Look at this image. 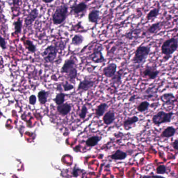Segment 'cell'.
Instances as JSON below:
<instances>
[{
    "label": "cell",
    "instance_id": "obj_9",
    "mask_svg": "<svg viewBox=\"0 0 178 178\" xmlns=\"http://www.w3.org/2000/svg\"><path fill=\"white\" fill-rule=\"evenodd\" d=\"M88 6L85 2H80L79 3L74 4L71 7V13L75 15H79L85 13L88 9Z\"/></svg>",
    "mask_w": 178,
    "mask_h": 178
},
{
    "label": "cell",
    "instance_id": "obj_29",
    "mask_svg": "<svg viewBox=\"0 0 178 178\" xmlns=\"http://www.w3.org/2000/svg\"><path fill=\"white\" fill-rule=\"evenodd\" d=\"M13 26H14V29H15L14 33H17V34L21 33L23 24H22V21L21 20V19L19 18L17 20L14 21L13 23Z\"/></svg>",
    "mask_w": 178,
    "mask_h": 178
},
{
    "label": "cell",
    "instance_id": "obj_34",
    "mask_svg": "<svg viewBox=\"0 0 178 178\" xmlns=\"http://www.w3.org/2000/svg\"><path fill=\"white\" fill-rule=\"evenodd\" d=\"M62 86H63L64 91H65V92L71 91L74 89V86L72 85V84L70 83L67 81L65 82V83L63 84Z\"/></svg>",
    "mask_w": 178,
    "mask_h": 178
},
{
    "label": "cell",
    "instance_id": "obj_14",
    "mask_svg": "<svg viewBox=\"0 0 178 178\" xmlns=\"http://www.w3.org/2000/svg\"><path fill=\"white\" fill-rule=\"evenodd\" d=\"M57 111L58 113L63 116H65L70 113L72 110V106L68 103H63L61 105H58Z\"/></svg>",
    "mask_w": 178,
    "mask_h": 178
},
{
    "label": "cell",
    "instance_id": "obj_43",
    "mask_svg": "<svg viewBox=\"0 0 178 178\" xmlns=\"http://www.w3.org/2000/svg\"><path fill=\"white\" fill-rule=\"evenodd\" d=\"M83 1L84 2H85L86 3V2H90V1H91V0H83Z\"/></svg>",
    "mask_w": 178,
    "mask_h": 178
},
{
    "label": "cell",
    "instance_id": "obj_15",
    "mask_svg": "<svg viewBox=\"0 0 178 178\" xmlns=\"http://www.w3.org/2000/svg\"><path fill=\"white\" fill-rule=\"evenodd\" d=\"M115 120V113L112 111H111V110L108 111L103 115V124L106 126H109L113 124Z\"/></svg>",
    "mask_w": 178,
    "mask_h": 178
},
{
    "label": "cell",
    "instance_id": "obj_6",
    "mask_svg": "<svg viewBox=\"0 0 178 178\" xmlns=\"http://www.w3.org/2000/svg\"><path fill=\"white\" fill-rule=\"evenodd\" d=\"M103 49V48L101 46L95 47L94 49H93V52L89 56L91 61H93V63L95 64L105 63L106 59L102 53Z\"/></svg>",
    "mask_w": 178,
    "mask_h": 178
},
{
    "label": "cell",
    "instance_id": "obj_38",
    "mask_svg": "<svg viewBox=\"0 0 178 178\" xmlns=\"http://www.w3.org/2000/svg\"><path fill=\"white\" fill-rule=\"evenodd\" d=\"M136 99V95H133L132 96H131L130 98L129 101L130 102H133Z\"/></svg>",
    "mask_w": 178,
    "mask_h": 178
},
{
    "label": "cell",
    "instance_id": "obj_41",
    "mask_svg": "<svg viewBox=\"0 0 178 178\" xmlns=\"http://www.w3.org/2000/svg\"><path fill=\"white\" fill-rule=\"evenodd\" d=\"M152 178H166L164 176H158V175H153L151 176Z\"/></svg>",
    "mask_w": 178,
    "mask_h": 178
},
{
    "label": "cell",
    "instance_id": "obj_42",
    "mask_svg": "<svg viewBox=\"0 0 178 178\" xmlns=\"http://www.w3.org/2000/svg\"><path fill=\"white\" fill-rule=\"evenodd\" d=\"M73 175L74 176H78L77 170H74L73 171Z\"/></svg>",
    "mask_w": 178,
    "mask_h": 178
},
{
    "label": "cell",
    "instance_id": "obj_13",
    "mask_svg": "<svg viewBox=\"0 0 178 178\" xmlns=\"http://www.w3.org/2000/svg\"><path fill=\"white\" fill-rule=\"evenodd\" d=\"M175 96L172 93H165L161 96L160 100L164 105H173Z\"/></svg>",
    "mask_w": 178,
    "mask_h": 178
},
{
    "label": "cell",
    "instance_id": "obj_7",
    "mask_svg": "<svg viewBox=\"0 0 178 178\" xmlns=\"http://www.w3.org/2000/svg\"><path fill=\"white\" fill-rule=\"evenodd\" d=\"M160 72L154 66L147 65L142 74L144 77L147 78L149 80H155L159 75Z\"/></svg>",
    "mask_w": 178,
    "mask_h": 178
},
{
    "label": "cell",
    "instance_id": "obj_25",
    "mask_svg": "<svg viewBox=\"0 0 178 178\" xmlns=\"http://www.w3.org/2000/svg\"><path fill=\"white\" fill-rule=\"evenodd\" d=\"M84 41V37L81 35L77 34L74 35L72 39V44L75 46H80Z\"/></svg>",
    "mask_w": 178,
    "mask_h": 178
},
{
    "label": "cell",
    "instance_id": "obj_3",
    "mask_svg": "<svg viewBox=\"0 0 178 178\" xmlns=\"http://www.w3.org/2000/svg\"><path fill=\"white\" fill-rule=\"evenodd\" d=\"M68 6L67 4H63L56 7L52 15V21L54 24L59 25L64 23L68 17Z\"/></svg>",
    "mask_w": 178,
    "mask_h": 178
},
{
    "label": "cell",
    "instance_id": "obj_37",
    "mask_svg": "<svg viewBox=\"0 0 178 178\" xmlns=\"http://www.w3.org/2000/svg\"><path fill=\"white\" fill-rule=\"evenodd\" d=\"M172 145L173 147V148L176 150H178V139H176V140H175L174 141V142H173L172 144Z\"/></svg>",
    "mask_w": 178,
    "mask_h": 178
},
{
    "label": "cell",
    "instance_id": "obj_44",
    "mask_svg": "<svg viewBox=\"0 0 178 178\" xmlns=\"http://www.w3.org/2000/svg\"><path fill=\"white\" fill-rule=\"evenodd\" d=\"M149 178H150V177H149Z\"/></svg>",
    "mask_w": 178,
    "mask_h": 178
},
{
    "label": "cell",
    "instance_id": "obj_36",
    "mask_svg": "<svg viewBox=\"0 0 178 178\" xmlns=\"http://www.w3.org/2000/svg\"><path fill=\"white\" fill-rule=\"evenodd\" d=\"M37 101V98L34 95H32L30 96L29 99V102L31 105H35Z\"/></svg>",
    "mask_w": 178,
    "mask_h": 178
},
{
    "label": "cell",
    "instance_id": "obj_32",
    "mask_svg": "<svg viewBox=\"0 0 178 178\" xmlns=\"http://www.w3.org/2000/svg\"><path fill=\"white\" fill-rule=\"evenodd\" d=\"M88 108L87 106L86 105H84L82 107L81 110H80V113H79V117L81 119H85L87 114L88 113Z\"/></svg>",
    "mask_w": 178,
    "mask_h": 178
},
{
    "label": "cell",
    "instance_id": "obj_11",
    "mask_svg": "<svg viewBox=\"0 0 178 178\" xmlns=\"http://www.w3.org/2000/svg\"><path fill=\"white\" fill-rule=\"evenodd\" d=\"M39 15V11L37 9H33L30 11L25 19V24L26 27L31 26L37 19Z\"/></svg>",
    "mask_w": 178,
    "mask_h": 178
},
{
    "label": "cell",
    "instance_id": "obj_21",
    "mask_svg": "<svg viewBox=\"0 0 178 178\" xmlns=\"http://www.w3.org/2000/svg\"><path fill=\"white\" fill-rule=\"evenodd\" d=\"M108 107V105L106 103H102L100 104L95 109V116L96 117L99 118L102 117L105 114L106 109Z\"/></svg>",
    "mask_w": 178,
    "mask_h": 178
},
{
    "label": "cell",
    "instance_id": "obj_39",
    "mask_svg": "<svg viewBox=\"0 0 178 178\" xmlns=\"http://www.w3.org/2000/svg\"><path fill=\"white\" fill-rule=\"evenodd\" d=\"M54 0H42L43 2L45 4L51 3L52 2H53Z\"/></svg>",
    "mask_w": 178,
    "mask_h": 178
},
{
    "label": "cell",
    "instance_id": "obj_22",
    "mask_svg": "<svg viewBox=\"0 0 178 178\" xmlns=\"http://www.w3.org/2000/svg\"><path fill=\"white\" fill-rule=\"evenodd\" d=\"M102 137L97 135L91 136L85 142L86 145L88 147H93L98 144V143L101 141Z\"/></svg>",
    "mask_w": 178,
    "mask_h": 178
},
{
    "label": "cell",
    "instance_id": "obj_30",
    "mask_svg": "<svg viewBox=\"0 0 178 178\" xmlns=\"http://www.w3.org/2000/svg\"><path fill=\"white\" fill-rule=\"evenodd\" d=\"M25 45L26 46L27 49L30 52H35L36 50V47L33 44V42L32 41L26 40L25 41Z\"/></svg>",
    "mask_w": 178,
    "mask_h": 178
},
{
    "label": "cell",
    "instance_id": "obj_4",
    "mask_svg": "<svg viewBox=\"0 0 178 178\" xmlns=\"http://www.w3.org/2000/svg\"><path fill=\"white\" fill-rule=\"evenodd\" d=\"M175 115L173 112H165L161 110L155 114L152 117V121L153 124L157 126L170 123Z\"/></svg>",
    "mask_w": 178,
    "mask_h": 178
},
{
    "label": "cell",
    "instance_id": "obj_1",
    "mask_svg": "<svg viewBox=\"0 0 178 178\" xmlns=\"http://www.w3.org/2000/svg\"><path fill=\"white\" fill-rule=\"evenodd\" d=\"M150 52L151 49L149 46H138L135 51L134 57L132 59L133 64L136 66V67L143 66L146 61Z\"/></svg>",
    "mask_w": 178,
    "mask_h": 178
},
{
    "label": "cell",
    "instance_id": "obj_33",
    "mask_svg": "<svg viewBox=\"0 0 178 178\" xmlns=\"http://www.w3.org/2000/svg\"><path fill=\"white\" fill-rule=\"evenodd\" d=\"M167 172V168L164 165H160L156 168V173L159 175H163Z\"/></svg>",
    "mask_w": 178,
    "mask_h": 178
},
{
    "label": "cell",
    "instance_id": "obj_5",
    "mask_svg": "<svg viewBox=\"0 0 178 178\" xmlns=\"http://www.w3.org/2000/svg\"><path fill=\"white\" fill-rule=\"evenodd\" d=\"M58 54V49L56 46H48L42 53V56L45 61L52 63L54 61Z\"/></svg>",
    "mask_w": 178,
    "mask_h": 178
},
{
    "label": "cell",
    "instance_id": "obj_35",
    "mask_svg": "<svg viewBox=\"0 0 178 178\" xmlns=\"http://www.w3.org/2000/svg\"><path fill=\"white\" fill-rule=\"evenodd\" d=\"M0 46L3 50L6 49V42L5 39L0 35Z\"/></svg>",
    "mask_w": 178,
    "mask_h": 178
},
{
    "label": "cell",
    "instance_id": "obj_40",
    "mask_svg": "<svg viewBox=\"0 0 178 178\" xmlns=\"http://www.w3.org/2000/svg\"><path fill=\"white\" fill-rule=\"evenodd\" d=\"M20 2V0H13V4L14 6L18 5Z\"/></svg>",
    "mask_w": 178,
    "mask_h": 178
},
{
    "label": "cell",
    "instance_id": "obj_2",
    "mask_svg": "<svg viewBox=\"0 0 178 178\" xmlns=\"http://www.w3.org/2000/svg\"><path fill=\"white\" fill-rule=\"evenodd\" d=\"M178 43L177 38H171L164 41L161 46V52L164 56V59L167 61L171 57V55L178 50Z\"/></svg>",
    "mask_w": 178,
    "mask_h": 178
},
{
    "label": "cell",
    "instance_id": "obj_10",
    "mask_svg": "<svg viewBox=\"0 0 178 178\" xmlns=\"http://www.w3.org/2000/svg\"><path fill=\"white\" fill-rule=\"evenodd\" d=\"M117 68L118 66L115 63H109L103 69V75L108 78H111L117 72Z\"/></svg>",
    "mask_w": 178,
    "mask_h": 178
},
{
    "label": "cell",
    "instance_id": "obj_12",
    "mask_svg": "<svg viewBox=\"0 0 178 178\" xmlns=\"http://www.w3.org/2000/svg\"><path fill=\"white\" fill-rule=\"evenodd\" d=\"M76 63L75 60L72 58H69L65 61L63 66L62 67L61 72L62 73H68L74 68H75Z\"/></svg>",
    "mask_w": 178,
    "mask_h": 178
},
{
    "label": "cell",
    "instance_id": "obj_8",
    "mask_svg": "<svg viewBox=\"0 0 178 178\" xmlns=\"http://www.w3.org/2000/svg\"><path fill=\"white\" fill-rule=\"evenodd\" d=\"M95 83V82L94 81L85 77L83 80L80 81L77 87V91H80L81 92L89 91V90L92 89L94 86Z\"/></svg>",
    "mask_w": 178,
    "mask_h": 178
},
{
    "label": "cell",
    "instance_id": "obj_27",
    "mask_svg": "<svg viewBox=\"0 0 178 178\" xmlns=\"http://www.w3.org/2000/svg\"><path fill=\"white\" fill-rule=\"evenodd\" d=\"M39 101L41 104H45L47 102L48 93L44 90L39 92L38 94Z\"/></svg>",
    "mask_w": 178,
    "mask_h": 178
},
{
    "label": "cell",
    "instance_id": "obj_24",
    "mask_svg": "<svg viewBox=\"0 0 178 178\" xmlns=\"http://www.w3.org/2000/svg\"><path fill=\"white\" fill-rule=\"evenodd\" d=\"M127 157V154L120 150H118L114 154L111 156V158L114 160H123Z\"/></svg>",
    "mask_w": 178,
    "mask_h": 178
},
{
    "label": "cell",
    "instance_id": "obj_17",
    "mask_svg": "<svg viewBox=\"0 0 178 178\" xmlns=\"http://www.w3.org/2000/svg\"><path fill=\"white\" fill-rule=\"evenodd\" d=\"M99 10L93 9L91 11L88 15V19L89 22L93 24H97L100 18Z\"/></svg>",
    "mask_w": 178,
    "mask_h": 178
},
{
    "label": "cell",
    "instance_id": "obj_18",
    "mask_svg": "<svg viewBox=\"0 0 178 178\" xmlns=\"http://www.w3.org/2000/svg\"><path fill=\"white\" fill-rule=\"evenodd\" d=\"M161 27H162L161 22H156L154 23L149 27V28L147 29L146 34L148 35H151L157 33V32L161 30Z\"/></svg>",
    "mask_w": 178,
    "mask_h": 178
},
{
    "label": "cell",
    "instance_id": "obj_28",
    "mask_svg": "<svg viewBox=\"0 0 178 178\" xmlns=\"http://www.w3.org/2000/svg\"><path fill=\"white\" fill-rule=\"evenodd\" d=\"M65 96H66V95L63 93H58V95H56V98L54 100L56 104L57 105H61L64 103Z\"/></svg>",
    "mask_w": 178,
    "mask_h": 178
},
{
    "label": "cell",
    "instance_id": "obj_31",
    "mask_svg": "<svg viewBox=\"0 0 178 178\" xmlns=\"http://www.w3.org/2000/svg\"><path fill=\"white\" fill-rule=\"evenodd\" d=\"M77 75H78V71L76 67L74 68L73 69H72L68 73H67L68 77L71 81L75 80V79L77 78Z\"/></svg>",
    "mask_w": 178,
    "mask_h": 178
},
{
    "label": "cell",
    "instance_id": "obj_23",
    "mask_svg": "<svg viewBox=\"0 0 178 178\" xmlns=\"http://www.w3.org/2000/svg\"><path fill=\"white\" fill-rule=\"evenodd\" d=\"M160 14V7L153 9L147 14L146 18L147 20H150L155 19Z\"/></svg>",
    "mask_w": 178,
    "mask_h": 178
},
{
    "label": "cell",
    "instance_id": "obj_20",
    "mask_svg": "<svg viewBox=\"0 0 178 178\" xmlns=\"http://www.w3.org/2000/svg\"><path fill=\"white\" fill-rule=\"evenodd\" d=\"M176 129L173 126H168L162 131L161 136L162 138H170L175 135Z\"/></svg>",
    "mask_w": 178,
    "mask_h": 178
},
{
    "label": "cell",
    "instance_id": "obj_26",
    "mask_svg": "<svg viewBox=\"0 0 178 178\" xmlns=\"http://www.w3.org/2000/svg\"><path fill=\"white\" fill-rule=\"evenodd\" d=\"M149 106L150 103L149 102L147 101L141 102L137 106V110L140 113H143L149 109Z\"/></svg>",
    "mask_w": 178,
    "mask_h": 178
},
{
    "label": "cell",
    "instance_id": "obj_19",
    "mask_svg": "<svg viewBox=\"0 0 178 178\" xmlns=\"http://www.w3.org/2000/svg\"><path fill=\"white\" fill-rule=\"evenodd\" d=\"M124 72H122V70H119L115 73L113 77L111 78V81L112 85L115 86H120L122 83V77Z\"/></svg>",
    "mask_w": 178,
    "mask_h": 178
},
{
    "label": "cell",
    "instance_id": "obj_16",
    "mask_svg": "<svg viewBox=\"0 0 178 178\" xmlns=\"http://www.w3.org/2000/svg\"><path fill=\"white\" fill-rule=\"evenodd\" d=\"M139 121V118L136 116L128 117L123 122V126L126 129H129L131 126L136 124Z\"/></svg>",
    "mask_w": 178,
    "mask_h": 178
}]
</instances>
